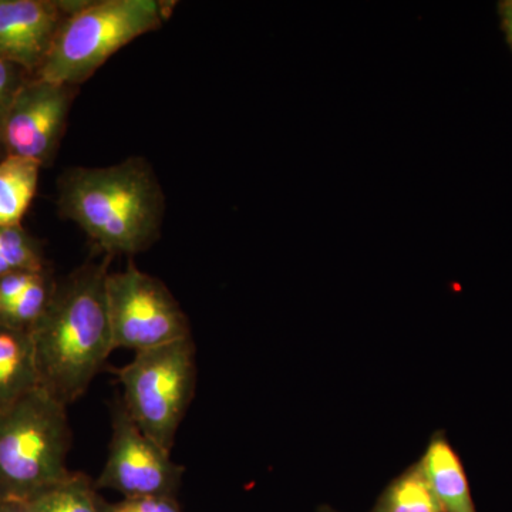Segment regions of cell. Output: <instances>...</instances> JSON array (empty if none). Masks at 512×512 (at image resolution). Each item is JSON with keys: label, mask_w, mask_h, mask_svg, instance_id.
Returning a JSON list of instances; mask_svg holds the SVG:
<instances>
[{"label": "cell", "mask_w": 512, "mask_h": 512, "mask_svg": "<svg viewBox=\"0 0 512 512\" xmlns=\"http://www.w3.org/2000/svg\"><path fill=\"white\" fill-rule=\"evenodd\" d=\"M113 259L100 254L57 281L52 302L32 332L40 389L66 407L87 392L116 350L106 295Z\"/></svg>", "instance_id": "1"}, {"label": "cell", "mask_w": 512, "mask_h": 512, "mask_svg": "<svg viewBox=\"0 0 512 512\" xmlns=\"http://www.w3.org/2000/svg\"><path fill=\"white\" fill-rule=\"evenodd\" d=\"M57 211L92 241L99 254L133 256L158 241L165 197L144 157L107 167H72L57 180Z\"/></svg>", "instance_id": "2"}, {"label": "cell", "mask_w": 512, "mask_h": 512, "mask_svg": "<svg viewBox=\"0 0 512 512\" xmlns=\"http://www.w3.org/2000/svg\"><path fill=\"white\" fill-rule=\"evenodd\" d=\"M174 5L161 0H74L35 77L82 86L123 47L160 29Z\"/></svg>", "instance_id": "3"}, {"label": "cell", "mask_w": 512, "mask_h": 512, "mask_svg": "<svg viewBox=\"0 0 512 512\" xmlns=\"http://www.w3.org/2000/svg\"><path fill=\"white\" fill-rule=\"evenodd\" d=\"M67 407L36 389L0 410V500L25 501L69 476Z\"/></svg>", "instance_id": "4"}, {"label": "cell", "mask_w": 512, "mask_h": 512, "mask_svg": "<svg viewBox=\"0 0 512 512\" xmlns=\"http://www.w3.org/2000/svg\"><path fill=\"white\" fill-rule=\"evenodd\" d=\"M117 375L128 416L151 440L171 451L195 392L197 362L192 336L136 353Z\"/></svg>", "instance_id": "5"}, {"label": "cell", "mask_w": 512, "mask_h": 512, "mask_svg": "<svg viewBox=\"0 0 512 512\" xmlns=\"http://www.w3.org/2000/svg\"><path fill=\"white\" fill-rule=\"evenodd\" d=\"M106 295L114 349L138 353L192 336L190 320L170 289L133 262L124 271H110Z\"/></svg>", "instance_id": "6"}, {"label": "cell", "mask_w": 512, "mask_h": 512, "mask_svg": "<svg viewBox=\"0 0 512 512\" xmlns=\"http://www.w3.org/2000/svg\"><path fill=\"white\" fill-rule=\"evenodd\" d=\"M184 471L171 451L144 434L117 400L111 414L109 457L94 481L97 490L117 491L124 498L177 497Z\"/></svg>", "instance_id": "7"}, {"label": "cell", "mask_w": 512, "mask_h": 512, "mask_svg": "<svg viewBox=\"0 0 512 512\" xmlns=\"http://www.w3.org/2000/svg\"><path fill=\"white\" fill-rule=\"evenodd\" d=\"M79 87L30 77L10 107L0 147L5 156L29 158L42 167L55 161Z\"/></svg>", "instance_id": "8"}, {"label": "cell", "mask_w": 512, "mask_h": 512, "mask_svg": "<svg viewBox=\"0 0 512 512\" xmlns=\"http://www.w3.org/2000/svg\"><path fill=\"white\" fill-rule=\"evenodd\" d=\"M72 0H0V57L36 76Z\"/></svg>", "instance_id": "9"}, {"label": "cell", "mask_w": 512, "mask_h": 512, "mask_svg": "<svg viewBox=\"0 0 512 512\" xmlns=\"http://www.w3.org/2000/svg\"><path fill=\"white\" fill-rule=\"evenodd\" d=\"M444 512H477L461 458L444 433H437L420 458Z\"/></svg>", "instance_id": "10"}, {"label": "cell", "mask_w": 512, "mask_h": 512, "mask_svg": "<svg viewBox=\"0 0 512 512\" xmlns=\"http://www.w3.org/2000/svg\"><path fill=\"white\" fill-rule=\"evenodd\" d=\"M32 332L0 326V410L39 389Z\"/></svg>", "instance_id": "11"}, {"label": "cell", "mask_w": 512, "mask_h": 512, "mask_svg": "<svg viewBox=\"0 0 512 512\" xmlns=\"http://www.w3.org/2000/svg\"><path fill=\"white\" fill-rule=\"evenodd\" d=\"M40 168L29 158L5 156L0 160V227H22L35 200Z\"/></svg>", "instance_id": "12"}, {"label": "cell", "mask_w": 512, "mask_h": 512, "mask_svg": "<svg viewBox=\"0 0 512 512\" xmlns=\"http://www.w3.org/2000/svg\"><path fill=\"white\" fill-rule=\"evenodd\" d=\"M369 512H444L420 461L384 488Z\"/></svg>", "instance_id": "13"}, {"label": "cell", "mask_w": 512, "mask_h": 512, "mask_svg": "<svg viewBox=\"0 0 512 512\" xmlns=\"http://www.w3.org/2000/svg\"><path fill=\"white\" fill-rule=\"evenodd\" d=\"M35 512H106L107 503L96 483L84 473H73L29 503Z\"/></svg>", "instance_id": "14"}, {"label": "cell", "mask_w": 512, "mask_h": 512, "mask_svg": "<svg viewBox=\"0 0 512 512\" xmlns=\"http://www.w3.org/2000/svg\"><path fill=\"white\" fill-rule=\"evenodd\" d=\"M56 286L57 279L49 268L40 272L22 295L0 309V326L33 332L37 323L45 316Z\"/></svg>", "instance_id": "15"}, {"label": "cell", "mask_w": 512, "mask_h": 512, "mask_svg": "<svg viewBox=\"0 0 512 512\" xmlns=\"http://www.w3.org/2000/svg\"><path fill=\"white\" fill-rule=\"evenodd\" d=\"M42 244L23 227H0V276L46 269Z\"/></svg>", "instance_id": "16"}, {"label": "cell", "mask_w": 512, "mask_h": 512, "mask_svg": "<svg viewBox=\"0 0 512 512\" xmlns=\"http://www.w3.org/2000/svg\"><path fill=\"white\" fill-rule=\"evenodd\" d=\"M30 77L33 76H30L18 64L0 57V130H2L13 101Z\"/></svg>", "instance_id": "17"}, {"label": "cell", "mask_w": 512, "mask_h": 512, "mask_svg": "<svg viewBox=\"0 0 512 512\" xmlns=\"http://www.w3.org/2000/svg\"><path fill=\"white\" fill-rule=\"evenodd\" d=\"M106 512H184L175 497L124 498L119 503H107Z\"/></svg>", "instance_id": "18"}, {"label": "cell", "mask_w": 512, "mask_h": 512, "mask_svg": "<svg viewBox=\"0 0 512 512\" xmlns=\"http://www.w3.org/2000/svg\"><path fill=\"white\" fill-rule=\"evenodd\" d=\"M498 13H500L501 26H503L508 45L512 49V0L501 2L498 5Z\"/></svg>", "instance_id": "19"}, {"label": "cell", "mask_w": 512, "mask_h": 512, "mask_svg": "<svg viewBox=\"0 0 512 512\" xmlns=\"http://www.w3.org/2000/svg\"><path fill=\"white\" fill-rule=\"evenodd\" d=\"M0 512H35L25 501L0 500Z\"/></svg>", "instance_id": "20"}, {"label": "cell", "mask_w": 512, "mask_h": 512, "mask_svg": "<svg viewBox=\"0 0 512 512\" xmlns=\"http://www.w3.org/2000/svg\"><path fill=\"white\" fill-rule=\"evenodd\" d=\"M318 512H339V511H336L335 508L329 507V505H322V507H319Z\"/></svg>", "instance_id": "21"}, {"label": "cell", "mask_w": 512, "mask_h": 512, "mask_svg": "<svg viewBox=\"0 0 512 512\" xmlns=\"http://www.w3.org/2000/svg\"><path fill=\"white\" fill-rule=\"evenodd\" d=\"M5 157V153H3L2 147H0V160Z\"/></svg>", "instance_id": "22"}]
</instances>
